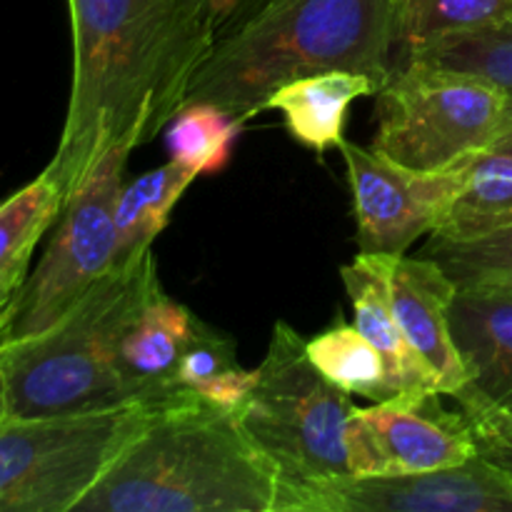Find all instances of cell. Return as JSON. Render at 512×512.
Segmentation results:
<instances>
[{
	"mask_svg": "<svg viewBox=\"0 0 512 512\" xmlns=\"http://www.w3.org/2000/svg\"><path fill=\"white\" fill-rule=\"evenodd\" d=\"M245 123L208 100L185 103L165 125L168 160L185 165L195 175H218L233 158V148Z\"/></svg>",
	"mask_w": 512,
	"mask_h": 512,
	"instance_id": "603a6c76",
	"label": "cell"
},
{
	"mask_svg": "<svg viewBox=\"0 0 512 512\" xmlns=\"http://www.w3.org/2000/svg\"><path fill=\"white\" fill-rule=\"evenodd\" d=\"M308 355L315 368L345 393L360 395L373 403L398 400V390L390 380L383 355L340 315L323 333L308 340Z\"/></svg>",
	"mask_w": 512,
	"mask_h": 512,
	"instance_id": "44dd1931",
	"label": "cell"
},
{
	"mask_svg": "<svg viewBox=\"0 0 512 512\" xmlns=\"http://www.w3.org/2000/svg\"><path fill=\"white\" fill-rule=\"evenodd\" d=\"M130 155L110 153L70 195L33 273L20 285L0 343L43 333L115 268V200Z\"/></svg>",
	"mask_w": 512,
	"mask_h": 512,
	"instance_id": "ba28073f",
	"label": "cell"
},
{
	"mask_svg": "<svg viewBox=\"0 0 512 512\" xmlns=\"http://www.w3.org/2000/svg\"><path fill=\"white\" fill-rule=\"evenodd\" d=\"M450 330L468 370V388L512 415V285H458Z\"/></svg>",
	"mask_w": 512,
	"mask_h": 512,
	"instance_id": "5bb4252c",
	"label": "cell"
},
{
	"mask_svg": "<svg viewBox=\"0 0 512 512\" xmlns=\"http://www.w3.org/2000/svg\"><path fill=\"white\" fill-rule=\"evenodd\" d=\"M20 285L23 283H15V280H0V340H3L10 318H13V305L18 300Z\"/></svg>",
	"mask_w": 512,
	"mask_h": 512,
	"instance_id": "4316f807",
	"label": "cell"
},
{
	"mask_svg": "<svg viewBox=\"0 0 512 512\" xmlns=\"http://www.w3.org/2000/svg\"><path fill=\"white\" fill-rule=\"evenodd\" d=\"M160 410L0 420V512H75Z\"/></svg>",
	"mask_w": 512,
	"mask_h": 512,
	"instance_id": "8992f818",
	"label": "cell"
},
{
	"mask_svg": "<svg viewBox=\"0 0 512 512\" xmlns=\"http://www.w3.org/2000/svg\"><path fill=\"white\" fill-rule=\"evenodd\" d=\"M195 320L198 318L183 303L165 293L163 285L145 298L118 343V370L133 403L173 408L198 400L175 383L180 355Z\"/></svg>",
	"mask_w": 512,
	"mask_h": 512,
	"instance_id": "4fadbf2b",
	"label": "cell"
},
{
	"mask_svg": "<svg viewBox=\"0 0 512 512\" xmlns=\"http://www.w3.org/2000/svg\"><path fill=\"white\" fill-rule=\"evenodd\" d=\"M63 205V188L48 168L0 203V280L25 283L30 258Z\"/></svg>",
	"mask_w": 512,
	"mask_h": 512,
	"instance_id": "ffe728a7",
	"label": "cell"
},
{
	"mask_svg": "<svg viewBox=\"0 0 512 512\" xmlns=\"http://www.w3.org/2000/svg\"><path fill=\"white\" fill-rule=\"evenodd\" d=\"M450 398L460 405L468 420L478 455L488 458L512 478V415L480 398L468 385L455 390Z\"/></svg>",
	"mask_w": 512,
	"mask_h": 512,
	"instance_id": "484cf974",
	"label": "cell"
},
{
	"mask_svg": "<svg viewBox=\"0 0 512 512\" xmlns=\"http://www.w3.org/2000/svg\"><path fill=\"white\" fill-rule=\"evenodd\" d=\"M353 410L350 393L313 365L308 340L278 320L258 383L235 418L275 465L283 488L350 475L345 425Z\"/></svg>",
	"mask_w": 512,
	"mask_h": 512,
	"instance_id": "5b68a950",
	"label": "cell"
},
{
	"mask_svg": "<svg viewBox=\"0 0 512 512\" xmlns=\"http://www.w3.org/2000/svg\"><path fill=\"white\" fill-rule=\"evenodd\" d=\"M420 255L435 260L458 285H512V228L480 240H445L430 235Z\"/></svg>",
	"mask_w": 512,
	"mask_h": 512,
	"instance_id": "d4e9b609",
	"label": "cell"
},
{
	"mask_svg": "<svg viewBox=\"0 0 512 512\" xmlns=\"http://www.w3.org/2000/svg\"><path fill=\"white\" fill-rule=\"evenodd\" d=\"M440 395L423 403L385 400L355 408L345 425L350 475H408L450 468L473 458V433L463 413H445Z\"/></svg>",
	"mask_w": 512,
	"mask_h": 512,
	"instance_id": "8fae6325",
	"label": "cell"
},
{
	"mask_svg": "<svg viewBox=\"0 0 512 512\" xmlns=\"http://www.w3.org/2000/svg\"><path fill=\"white\" fill-rule=\"evenodd\" d=\"M390 255L358 253L353 263L340 268L348 298L353 303L355 328L375 345L388 365L390 380L403 403H423L440 393L438 378L413 350L395 320L388 288Z\"/></svg>",
	"mask_w": 512,
	"mask_h": 512,
	"instance_id": "9a60e30c",
	"label": "cell"
},
{
	"mask_svg": "<svg viewBox=\"0 0 512 512\" xmlns=\"http://www.w3.org/2000/svg\"><path fill=\"white\" fill-rule=\"evenodd\" d=\"M512 228V153L483 150L470 158L465 180L430 235L480 240Z\"/></svg>",
	"mask_w": 512,
	"mask_h": 512,
	"instance_id": "e0dca14e",
	"label": "cell"
},
{
	"mask_svg": "<svg viewBox=\"0 0 512 512\" xmlns=\"http://www.w3.org/2000/svg\"><path fill=\"white\" fill-rule=\"evenodd\" d=\"M158 285L150 248L110 270L43 333L0 343V420L138 405L120 378L118 343Z\"/></svg>",
	"mask_w": 512,
	"mask_h": 512,
	"instance_id": "277c9868",
	"label": "cell"
},
{
	"mask_svg": "<svg viewBox=\"0 0 512 512\" xmlns=\"http://www.w3.org/2000/svg\"><path fill=\"white\" fill-rule=\"evenodd\" d=\"M278 512H512V478L475 453L425 473L283 485Z\"/></svg>",
	"mask_w": 512,
	"mask_h": 512,
	"instance_id": "9c48e42d",
	"label": "cell"
},
{
	"mask_svg": "<svg viewBox=\"0 0 512 512\" xmlns=\"http://www.w3.org/2000/svg\"><path fill=\"white\" fill-rule=\"evenodd\" d=\"M73 83L48 170L65 200L110 153L163 133L218 43L208 0H68Z\"/></svg>",
	"mask_w": 512,
	"mask_h": 512,
	"instance_id": "6da1fadb",
	"label": "cell"
},
{
	"mask_svg": "<svg viewBox=\"0 0 512 512\" xmlns=\"http://www.w3.org/2000/svg\"><path fill=\"white\" fill-rule=\"evenodd\" d=\"M198 175L168 160L160 168L123 183L115 200V268L133 263L153 248L168 225L170 213Z\"/></svg>",
	"mask_w": 512,
	"mask_h": 512,
	"instance_id": "ac0fdd59",
	"label": "cell"
},
{
	"mask_svg": "<svg viewBox=\"0 0 512 512\" xmlns=\"http://www.w3.org/2000/svg\"><path fill=\"white\" fill-rule=\"evenodd\" d=\"M490 148H493V150H505V153H512V98H510L508 113H505L503 125H500V130H498V138L493 140V145H490Z\"/></svg>",
	"mask_w": 512,
	"mask_h": 512,
	"instance_id": "f1b7e54d",
	"label": "cell"
},
{
	"mask_svg": "<svg viewBox=\"0 0 512 512\" xmlns=\"http://www.w3.org/2000/svg\"><path fill=\"white\" fill-rule=\"evenodd\" d=\"M408 60H423V63L443 65V68L463 70V73L498 85L512 98V13L485 28L435 40L410 55Z\"/></svg>",
	"mask_w": 512,
	"mask_h": 512,
	"instance_id": "cb8c5ba5",
	"label": "cell"
},
{
	"mask_svg": "<svg viewBox=\"0 0 512 512\" xmlns=\"http://www.w3.org/2000/svg\"><path fill=\"white\" fill-rule=\"evenodd\" d=\"M340 153L353 193L358 248L365 255H405L420 235L433 233L470 163L423 173L350 140L340 143Z\"/></svg>",
	"mask_w": 512,
	"mask_h": 512,
	"instance_id": "30bf717a",
	"label": "cell"
},
{
	"mask_svg": "<svg viewBox=\"0 0 512 512\" xmlns=\"http://www.w3.org/2000/svg\"><path fill=\"white\" fill-rule=\"evenodd\" d=\"M393 53V0H268L215 43L185 103L208 100L248 123L280 85L330 70L368 75L380 93Z\"/></svg>",
	"mask_w": 512,
	"mask_h": 512,
	"instance_id": "7a4b0ae2",
	"label": "cell"
},
{
	"mask_svg": "<svg viewBox=\"0 0 512 512\" xmlns=\"http://www.w3.org/2000/svg\"><path fill=\"white\" fill-rule=\"evenodd\" d=\"M278 498L235 413L193 400L160 410L75 512H278Z\"/></svg>",
	"mask_w": 512,
	"mask_h": 512,
	"instance_id": "3957f363",
	"label": "cell"
},
{
	"mask_svg": "<svg viewBox=\"0 0 512 512\" xmlns=\"http://www.w3.org/2000/svg\"><path fill=\"white\" fill-rule=\"evenodd\" d=\"M510 13L512 0H393L395 65L435 40L485 28Z\"/></svg>",
	"mask_w": 512,
	"mask_h": 512,
	"instance_id": "7402d4cb",
	"label": "cell"
},
{
	"mask_svg": "<svg viewBox=\"0 0 512 512\" xmlns=\"http://www.w3.org/2000/svg\"><path fill=\"white\" fill-rule=\"evenodd\" d=\"M510 95L463 70L408 60L378 93L373 150L405 168L440 173L488 150Z\"/></svg>",
	"mask_w": 512,
	"mask_h": 512,
	"instance_id": "52a82bcc",
	"label": "cell"
},
{
	"mask_svg": "<svg viewBox=\"0 0 512 512\" xmlns=\"http://www.w3.org/2000/svg\"><path fill=\"white\" fill-rule=\"evenodd\" d=\"M388 288L400 330L433 370L440 393L453 395L468 383V370L450 330V305L458 283L425 255H390Z\"/></svg>",
	"mask_w": 512,
	"mask_h": 512,
	"instance_id": "7c38bea8",
	"label": "cell"
},
{
	"mask_svg": "<svg viewBox=\"0 0 512 512\" xmlns=\"http://www.w3.org/2000/svg\"><path fill=\"white\" fill-rule=\"evenodd\" d=\"M210 8H213L215 18H218L220 25H225L228 20H233L240 10L248 5V0H208Z\"/></svg>",
	"mask_w": 512,
	"mask_h": 512,
	"instance_id": "83f0119b",
	"label": "cell"
},
{
	"mask_svg": "<svg viewBox=\"0 0 512 512\" xmlns=\"http://www.w3.org/2000/svg\"><path fill=\"white\" fill-rule=\"evenodd\" d=\"M375 93L378 90L368 75L330 70L280 85L265 110H278L290 138L323 155L328 148H340L345 140L350 103Z\"/></svg>",
	"mask_w": 512,
	"mask_h": 512,
	"instance_id": "2e32d148",
	"label": "cell"
},
{
	"mask_svg": "<svg viewBox=\"0 0 512 512\" xmlns=\"http://www.w3.org/2000/svg\"><path fill=\"white\" fill-rule=\"evenodd\" d=\"M175 383L183 393L235 413L258 383V368H245L233 338L198 318L180 355Z\"/></svg>",
	"mask_w": 512,
	"mask_h": 512,
	"instance_id": "d6986e66",
	"label": "cell"
}]
</instances>
